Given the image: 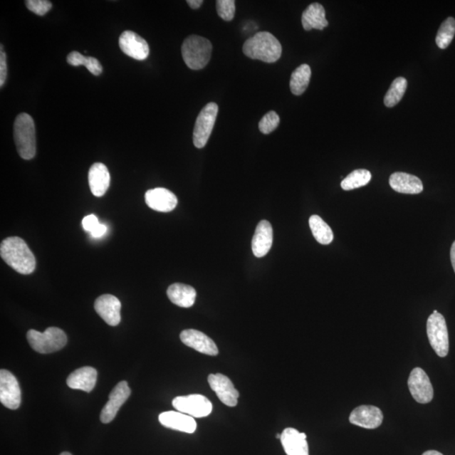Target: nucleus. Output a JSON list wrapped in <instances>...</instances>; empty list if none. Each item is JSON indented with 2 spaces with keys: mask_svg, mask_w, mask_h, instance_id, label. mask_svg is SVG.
<instances>
[{
  "mask_svg": "<svg viewBox=\"0 0 455 455\" xmlns=\"http://www.w3.org/2000/svg\"><path fill=\"white\" fill-rule=\"evenodd\" d=\"M0 256L17 273L28 275L34 272L36 257L25 241L20 237H9L1 242Z\"/></svg>",
  "mask_w": 455,
  "mask_h": 455,
  "instance_id": "nucleus-1",
  "label": "nucleus"
},
{
  "mask_svg": "<svg viewBox=\"0 0 455 455\" xmlns=\"http://www.w3.org/2000/svg\"><path fill=\"white\" fill-rule=\"evenodd\" d=\"M243 52L251 59L273 63L281 58L283 48L281 43L273 34L261 31L246 41Z\"/></svg>",
  "mask_w": 455,
  "mask_h": 455,
  "instance_id": "nucleus-2",
  "label": "nucleus"
},
{
  "mask_svg": "<svg viewBox=\"0 0 455 455\" xmlns=\"http://www.w3.org/2000/svg\"><path fill=\"white\" fill-rule=\"evenodd\" d=\"M14 140L18 154L22 159L29 160L36 153V127L33 119L27 113H21L14 123Z\"/></svg>",
  "mask_w": 455,
  "mask_h": 455,
  "instance_id": "nucleus-3",
  "label": "nucleus"
},
{
  "mask_svg": "<svg viewBox=\"0 0 455 455\" xmlns=\"http://www.w3.org/2000/svg\"><path fill=\"white\" fill-rule=\"evenodd\" d=\"M213 45L202 36L192 35L184 41L182 53L184 62L193 70L206 66L212 56Z\"/></svg>",
  "mask_w": 455,
  "mask_h": 455,
  "instance_id": "nucleus-4",
  "label": "nucleus"
},
{
  "mask_svg": "<svg viewBox=\"0 0 455 455\" xmlns=\"http://www.w3.org/2000/svg\"><path fill=\"white\" fill-rule=\"evenodd\" d=\"M30 346L36 352L43 354L52 353L66 346L68 338L63 330L57 328H49L44 333L30 330L26 334Z\"/></svg>",
  "mask_w": 455,
  "mask_h": 455,
  "instance_id": "nucleus-5",
  "label": "nucleus"
},
{
  "mask_svg": "<svg viewBox=\"0 0 455 455\" xmlns=\"http://www.w3.org/2000/svg\"><path fill=\"white\" fill-rule=\"evenodd\" d=\"M427 333L432 347L440 357L448 355L449 340L444 317L434 310L427 321Z\"/></svg>",
  "mask_w": 455,
  "mask_h": 455,
  "instance_id": "nucleus-6",
  "label": "nucleus"
},
{
  "mask_svg": "<svg viewBox=\"0 0 455 455\" xmlns=\"http://www.w3.org/2000/svg\"><path fill=\"white\" fill-rule=\"evenodd\" d=\"M218 113V105L214 103L206 104L202 108L197 118L194 130H193V144L196 148L202 149L208 142L214 130Z\"/></svg>",
  "mask_w": 455,
  "mask_h": 455,
  "instance_id": "nucleus-7",
  "label": "nucleus"
},
{
  "mask_svg": "<svg viewBox=\"0 0 455 455\" xmlns=\"http://www.w3.org/2000/svg\"><path fill=\"white\" fill-rule=\"evenodd\" d=\"M172 404L177 411L197 418L208 417L213 411L212 403L202 394L177 397L173 399Z\"/></svg>",
  "mask_w": 455,
  "mask_h": 455,
  "instance_id": "nucleus-8",
  "label": "nucleus"
},
{
  "mask_svg": "<svg viewBox=\"0 0 455 455\" xmlns=\"http://www.w3.org/2000/svg\"><path fill=\"white\" fill-rule=\"evenodd\" d=\"M0 402L11 410H16L21 403L19 383L15 375L6 370L0 371Z\"/></svg>",
  "mask_w": 455,
  "mask_h": 455,
  "instance_id": "nucleus-9",
  "label": "nucleus"
},
{
  "mask_svg": "<svg viewBox=\"0 0 455 455\" xmlns=\"http://www.w3.org/2000/svg\"><path fill=\"white\" fill-rule=\"evenodd\" d=\"M408 387L412 397L420 404H427L434 398V388L429 377L421 367H415L408 379Z\"/></svg>",
  "mask_w": 455,
  "mask_h": 455,
  "instance_id": "nucleus-10",
  "label": "nucleus"
},
{
  "mask_svg": "<svg viewBox=\"0 0 455 455\" xmlns=\"http://www.w3.org/2000/svg\"><path fill=\"white\" fill-rule=\"evenodd\" d=\"M131 389L126 381H122L115 386L109 394V401L100 412V421L108 424L116 417L119 409L127 402L131 395Z\"/></svg>",
  "mask_w": 455,
  "mask_h": 455,
  "instance_id": "nucleus-11",
  "label": "nucleus"
},
{
  "mask_svg": "<svg viewBox=\"0 0 455 455\" xmlns=\"http://www.w3.org/2000/svg\"><path fill=\"white\" fill-rule=\"evenodd\" d=\"M119 47L123 53L136 61H145L150 54L148 43L132 31H125L119 38Z\"/></svg>",
  "mask_w": 455,
  "mask_h": 455,
  "instance_id": "nucleus-12",
  "label": "nucleus"
},
{
  "mask_svg": "<svg viewBox=\"0 0 455 455\" xmlns=\"http://www.w3.org/2000/svg\"><path fill=\"white\" fill-rule=\"evenodd\" d=\"M208 380L211 389L217 394L220 401L228 407L237 406L240 393L234 388L232 381L227 376L222 374L210 375Z\"/></svg>",
  "mask_w": 455,
  "mask_h": 455,
  "instance_id": "nucleus-13",
  "label": "nucleus"
},
{
  "mask_svg": "<svg viewBox=\"0 0 455 455\" xmlns=\"http://www.w3.org/2000/svg\"><path fill=\"white\" fill-rule=\"evenodd\" d=\"M121 302L112 294H103L96 298L95 310L105 323L116 326L121 321Z\"/></svg>",
  "mask_w": 455,
  "mask_h": 455,
  "instance_id": "nucleus-14",
  "label": "nucleus"
},
{
  "mask_svg": "<svg viewBox=\"0 0 455 455\" xmlns=\"http://www.w3.org/2000/svg\"><path fill=\"white\" fill-rule=\"evenodd\" d=\"M384 416L380 409L375 406H360L352 412L349 422L367 429H375L382 424Z\"/></svg>",
  "mask_w": 455,
  "mask_h": 455,
  "instance_id": "nucleus-15",
  "label": "nucleus"
},
{
  "mask_svg": "<svg viewBox=\"0 0 455 455\" xmlns=\"http://www.w3.org/2000/svg\"><path fill=\"white\" fill-rule=\"evenodd\" d=\"M180 338L186 346L193 348L197 352L209 356H216L219 354L218 347L216 346L213 340L199 330L193 329L183 330Z\"/></svg>",
  "mask_w": 455,
  "mask_h": 455,
  "instance_id": "nucleus-16",
  "label": "nucleus"
},
{
  "mask_svg": "<svg viewBox=\"0 0 455 455\" xmlns=\"http://www.w3.org/2000/svg\"><path fill=\"white\" fill-rule=\"evenodd\" d=\"M145 202L151 209L157 212L169 213L176 209L178 200L172 192L159 187L145 193Z\"/></svg>",
  "mask_w": 455,
  "mask_h": 455,
  "instance_id": "nucleus-17",
  "label": "nucleus"
},
{
  "mask_svg": "<svg viewBox=\"0 0 455 455\" xmlns=\"http://www.w3.org/2000/svg\"><path fill=\"white\" fill-rule=\"evenodd\" d=\"M273 231L272 225L266 220H261L257 225L254 236L252 239V251L256 257H263L272 248Z\"/></svg>",
  "mask_w": 455,
  "mask_h": 455,
  "instance_id": "nucleus-18",
  "label": "nucleus"
},
{
  "mask_svg": "<svg viewBox=\"0 0 455 455\" xmlns=\"http://www.w3.org/2000/svg\"><path fill=\"white\" fill-rule=\"evenodd\" d=\"M159 421L162 425L167 429L182 432V433L193 434L197 429V422L194 417L184 414L180 412H165L159 416Z\"/></svg>",
  "mask_w": 455,
  "mask_h": 455,
  "instance_id": "nucleus-19",
  "label": "nucleus"
},
{
  "mask_svg": "<svg viewBox=\"0 0 455 455\" xmlns=\"http://www.w3.org/2000/svg\"><path fill=\"white\" fill-rule=\"evenodd\" d=\"M305 433L288 427L281 435V442L287 455H309V445Z\"/></svg>",
  "mask_w": 455,
  "mask_h": 455,
  "instance_id": "nucleus-20",
  "label": "nucleus"
},
{
  "mask_svg": "<svg viewBox=\"0 0 455 455\" xmlns=\"http://www.w3.org/2000/svg\"><path fill=\"white\" fill-rule=\"evenodd\" d=\"M98 381V371L92 367H83L68 377L67 385L73 389L91 392Z\"/></svg>",
  "mask_w": 455,
  "mask_h": 455,
  "instance_id": "nucleus-21",
  "label": "nucleus"
},
{
  "mask_svg": "<svg viewBox=\"0 0 455 455\" xmlns=\"http://www.w3.org/2000/svg\"><path fill=\"white\" fill-rule=\"evenodd\" d=\"M392 189L404 194H419L424 191V184L419 178L404 172H394L389 177Z\"/></svg>",
  "mask_w": 455,
  "mask_h": 455,
  "instance_id": "nucleus-22",
  "label": "nucleus"
},
{
  "mask_svg": "<svg viewBox=\"0 0 455 455\" xmlns=\"http://www.w3.org/2000/svg\"><path fill=\"white\" fill-rule=\"evenodd\" d=\"M111 183V176L104 164L95 163L91 165L89 172L90 191L95 197H103L108 192Z\"/></svg>",
  "mask_w": 455,
  "mask_h": 455,
  "instance_id": "nucleus-23",
  "label": "nucleus"
},
{
  "mask_svg": "<svg viewBox=\"0 0 455 455\" xmlns=\"http://www.w3.org/2000/svg\"><path fill=\"white\" fill-rule=\"evenodd\" d=\"M302 25L305 31L312 29L323 31L325 27L328 26L329 23L325 19L324 7L318 3L310 4L303 12Z\"/></svg>",
  "mask_w": 455,
  "mask_h": 455,
  "instance_id": "nucleus-24",
  "label": "nucleus"
},
{
  "mask_svg": "<svg viewBox=\"0 0 455 455\" xmlns=\"http://www.w3.org/2000/svg\"><path fill=\"white\" fill-rule=\"evenodd\" d=\"M167 296L174 305L182 308H190L194 305L197 293L189 285L174 283L167 289Z\"/></svg>",
  "mask_w": 455,
  "mask_h": 455,
  "instance_id": "nucleus-25",
  "label": "nucleus"
},
{
  "mask_svg": "<svg viewBox=\"0 0 455 455\" xmlns=\"http://www.w3.org/2000/svg\"><path fill=\"white\" fill-rule=\"evenodd\" d=\"M311 77L310 67L308 64H301L291 75V89L296 95H301L309 86Z\"/></svg>",
  "mask_w": 455,
  "mask_h": 455,
  "instance_id": "nucleus-26",
  "label": "nucleus"
},
{
  "mask_svg": "<svg viewBox=\"0 0 455 455\" xmlns=\"http://www.w3.org/2000/svg\"><path fill=\"white\" fill-rule=\"evenodd\" d=\"M310 227L317 241L321 245H329L333 241L332 229L318 215H312L309 220Z\"/></svg>",
  "mask_w": 455,
  "mask_h": 455,
  "instance_id": "nucleus-27",
  "label": "nucleus"
},
{
  "mask_svg": "<svg viewBox=\"0 0 455 455\" xmlns=\"http://www.w3.org/2000/svg\"><path fill=\"white\" fill-rule=\"evenodd\" d=\"M67 62L72 66H85L92 75L95 76L100 75L103 70L98 59L93 57H85L75 51L68 55Z\"/></svg>",
  "mask_w": 455,
  "mask_h": 455,
  "instance_id": "nucleus-28",
  "label": "nucleus"
},
{
  "mask_svg": "<svg viewBox=\"0 0 455 455\" xmlns=\"http://www.w3.org/2000/svg\"><path fill=\"white\" fill-rule=\"evenodd\" d=\"M407 88V80L402 77L397 78L385 96L384 103L386 107L393 108L397 105L406 93Z\"/></svg>",
  "mask_w": 455,
  "mask_h": 455,
  "instance_id": "nucleus-29",
  "label": "nucleus"
},
{
  "mask_svg": "<svg viewBox=\"0 0 455 455\" xmlns=\"http://www.w3.org/2000/svg\"><path fill=\"white\" fill-rule=\"evenodd\" d=\"M372 174L365 169H356L343 179L341 187L345 191H351L365 187L371 181Z\"/></svg>",
  "mask_w": 455,
  "mask_h": 455,
  "instance_id": "nucleus-30",
  "label": "nucleus"
},
{
  "mask_svg": "<svg viewBox=\"0 0 455 455\" xmlns=\"http://www.w3.org/2000/svg\"><path fill=\"white\" fill-rule=\"evenodd\" d=\"M455 35V20L449 17L443 22L436 36V43L441 49L447 48Z\"/></svg>",
  "mask_w": 455,
  "mask_h": 455,
  "instance_id": "nucleus-31",
  "label": "nucleus"
},
{
  "mask_svg": "<svg viewBox=\"0 0 455 455\" xmlns=\"http://www.w3.org/2000/svg\"><path fill=\"white\" fill-rule=\"evenodd\" d=\"M280 123V117L277 113L271 111L261 118L259 122V130L263 135H269L277 128Z\"/></svg>",
  "mask_w": 455,
  "mask_h": 455,
  "instance_id": "nucleus-32",
  "label": "nucleus"
},
{
  "mask_svg": "<svg viewBox=\"0 0 455 455\" xmlns=\"http://www.w3.org/2000/svg\"><path fill=\"white\" fill-rule=\"evenodd\" d=\"M216 3L218 15L225 21H232L236 14V2L233 0H218Z\"/></svg>",
  "mask_w": 455,
  "mask_h": 455,
  "instance_id": "nucleus-33",
  "label": "nucleus"
},
{
  "mask_svg": "<svg viewBox=\"0 0 455 455\" xmlns=\"http://www.w3.org/2000/svg\"><path fill=\"white\" fill-rule=\"evenodd\" d=\"M26 6L29 11L40 16L46 15L53 7L52 3L48 0H27Z\"/></svg>",
  "mask_w": 455,
  "mask_h": 455,
  "instance_id": "nucleus-34",
  "label": "nucleus"
},
{
  "mask_svg": "<svg viewBox=\"0 0 455 455\" xmlns=\"http://www.w3.org/2000/svg\"><path fill=\"white\" fill-rule=\"evenodd\" d=\"M7 78V63H6V54L3 49V45H1V50H0V87L4 86Z\"/></svg>",
  "mask_w": 455,
  "mask_h": 455,
  "instance_id": "nucleus-35",
  "label": "nucleus"
},
{
  "mask_svg": "<svg viewBox=\"0 0 455 455\" xmlns=\"http://www.w3.org/2000/svg\"><path fill=\"white\" fill-rule=\"evenodd\" d=\"M82 224L83 228H84L85 231L91 233L92 231H95V228L98 226L100 223L98 221V217H96L95 215L90 214L86 216V217L83 219Z\"/></svg>",
  "mask_w": 455,
  "mask_h": 455,
  "instance_id": "nucleus-36",
  "label": "nucleus"
},
{
  "mask_svg": "<svg viewBox=\"0 0 455 455\" xmlns=\"http://www.w3.org/2000/svg\"><path fill=\"white\" fill-rule=\"evenodd\" d=\"M107 233V226L104 224H100L98 227L95 228L94 231L90 233L91 236L94 238H100Z\"/></svg>",
  "mask_w": 455,
  "mask_h": 455,
  "instance_id": "nucleus-37",
  "label": "nucleus"
},
{
  "mask_svg": "<svg viewBox=\"0 0 455 455\" xmlns=\"http://www.w3.org/2000/svg\"><path fill=\"white\" fill-rule=\"evenodd\" d=\"M187 3L189 4V6L193 9V10H197V9L202 6L204 1H202V0H187Z\"/></svg>",
  "mask_w": 455,
  "mask_h": 455,
  "instance_id": "nucleus-38",
  "label": "nucleus"
},
{
  "mask_svg": "<svg viewBox=\"0 0 455 455\" xmlns=\"http://www.w3.org/2000/svg\"><path fill=\"white\" fill-rule=\"evenodd\" d=\"M450 258H451V263L455 273V241L451 246V250H450Z\"/></svg>",
  "mask_w": 455,
  "mask_h": 455,
  "instance_id": "nucleus-39",
  "label": "nucleus"
},
{
  "mask_svg": "<svg viewBox=\"0 0 455 455\" xmlns=\"http://www.w3.org/2000/svg\"><path fill=\"white\" fill-rule=\"evenodd\" d=\"M422 455H444L439 451H436V450H429V451H426L422 454Z\"/></svg>",
  "mask_w": 455,
  "mask_h": 455,
  "instance_id": "nucleus-40",
  "label": "nucleus"
},
{
  "mask_svg": "<svg viewBox=\"0 0 455 455\" xmlns=\"http://www.w3.org/2000/svg\"><path fill=\"white\" fill-rule=\"evenodd\" d=\"M61 455H72L70 453L63 452Z\"/></svg>",
  "mask_w": 455,
  "mask_h": 455,
  "instance_id": "nucleus-41",
  "label": "nucleus"
},
{
  "mask_svg": "<svg viewBox=\"0 0 455 455\" xmlns=\"http://www.w3.org/2000/svg\"><path fill=\"white\" fill-rule=\"evenodd\" d=\"M281 435H282V434H277V439H281Z\"/></svg>",
  "mask_w": 455,
  "mask_h": 455,
  "instance_id": "nucleus-42",
  "label": "nucleus"
}]
</instances>
